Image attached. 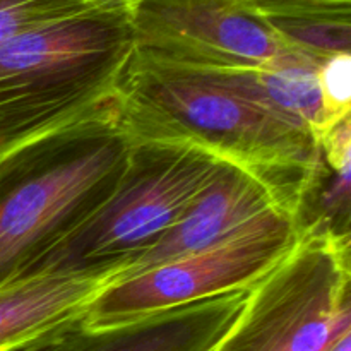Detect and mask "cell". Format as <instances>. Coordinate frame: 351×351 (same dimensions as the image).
I'll use <instances>...</instances> for the list:
<instances>
[{"label":"cell","mask_w":351,"mask_h":351,"mask_svg":"<svg viewBox=\"0 0 351 351\" xmlns=\"http://www.w3.org/2000/svg\"><path fill=\"white\" fill-rule=\"evenodd\" d=\"M113 106L134 141L184 143L266 177L297 215L319 158L308 130L226 81L218 69L154 60L132 51Z\"/></svg>","instance_id":"1"},{"label":"cell","mask_w":351,"mask_h":351,"mask_svg":"<svg viewBox=\"0 0 351 351\" xmlns=\"http://www.w3.org/2000/svg\"><path fill=\"white\" fill-rule=\"evenodd\" d=\"M132 144L112 98L0 160V288L19 281L105 204Z\"/></svg>","instance_id":"2"},{"label":"cell","mask_w":351,"mask_h":351,"mask_svg":"<svg viewBox=\"0 0 351 351\" xmlns=\"http://www.w3.org/2000/svg\"><path fill=\"white\" fill-rule=\"evenodd\" d=\"M132 51L129 0L0 45V160L108 103Z\"/></svg>","instance_id":"3"},{"label":"cell","mask_w":351,"mask_h":351,"mask_svg":"<svg viewBox=\"0 0 351 351\" xmlns=\"http://www.w3.org/2000/svg\"><path fill=\"white\" fill-rule=\"evenodd\" d=\"M221 161L191 144L134 141L125 171L105 204L23 278H119L177 225Z\"/></svg>","instance_id":"4"},{"label":"cell","mask_w":351,"mask_h":351,"mask_svg":"<svg viewBox=\"0 0 351 351\" xmlns=\"http://www.w3.org/2000/svg\"><path fill=\"white\" fill-rule=\"evenodd\" d=\"M350 235L298 233L287 256L249 288L216 351H329L351 335Z\"/></svg>","instance_id":"5"},{"label":"cell","mask_w":351,"mask_h":351,"mask_svg":"<svg viewBox=\"0 0 351 351\" xmlns=\"http://www.w3.org/2000/svg\"><path fill=\"white\" fill-rule=\"evenodd\" d=\"M298 239L293 215L278 209L219 245L119 278L86 305L84 328L125 324L218 295L249 290Z\"/></svg>","instance_id":"6"},{"label":"cell","mask_w":351,"mask_h":351,"mask_svg":"<svg viewBox=\"0 0 351 351\" xmlns=\"http://www.w3.org/2000/svg\"><path fill=\"white\" fill-rule=\"evenodd\" d=\"M134 51L201 69H250L291 53L240 0H129Z\"/></svg>","instance_id":"7"},{"label":"cell","mask_w":351,"mask_h":351,"mask_svg":"<svg viewBox=\"0 0 351 351\" xmlns=\"http://www.w3.org/2000/svg\"><path fill=\"white\" fill-rule=\"evenodd\" d=\"M278 209L288 211L280 192L266 177L242 165L221 161L213 180L177 225L119 278L219 245Z\"/></svg>","instance_id":"8"},{"label":"cell","mask_w":351,"mask_h":351,"mask_svg":"<svg viewBox=\"0 0 351 351\" xmlns=\"http://www.w3.org/2000/svg\"><path fill=\"white\" fill-rule=\"evenodd\" d=\"M249 290L192 302L110 328L82 319L62 351H216L242 314Z\"/></svg>","instance_id":"9"},{"label":"cell","mask_w":351,"mask_h":351,"mask_svg":"<svg viewBox=\"0 0 351 351\" xmlns=\"http://www.w3.org/2000/svg\"><path fill=\"white\" fill-rule=\"evenodd\" d=\"M113 280L91 274H38L0 288V351L79 317Z\"/></svg>","instance_id":"10"},{"label":"cell","mask_w":351,"mask_h":351,"mask_svg":"<svg viewBox=\"0 0 351 351\" xmlns=\"http://www.w3.org/2000/svg\"><path fill=\"white\" fill-rule=\"evenodd\" d=\"M291 51L322 64L351 53V2L240 0Z\"/></svg>","instance_id":"11"},{"label":"cell","mask_w":351,"mask_h":351,"mask_svg":"<svg viewBox=\"0 0 351 351\" xmlns=\"http://www.w3.org/2000/svg\"><path fill=\"white\" fill-rule=\"evenodd\" d=\"M319 65L291 51L261 67L219 71L250 98L308 130L319 141L328 132L317 81Z\"/></svg>","instance_id":"12"},{"label":"cell","mask_w":351,"mask_h":351,"mask_svg":"<svg viewBox=\"0 0 351 351\" xmlns=\"http://www.w3.org/2000/svg\"><path fill=\"white\" fill-rule=\"evenodd\" d=\"M351 115L319 139V158L295 215L298 233L350 235Z\"/></svg>","instance_id":"13"},{"label":"cell","mask_w":351,"mask_h":351,"mask_svg":"<svg viewBox=\"0 0 351 351\" xmlns=\"http://www.w3.org/2000/svg\"><path fill=\"white\" fill-rule=\"evenodd\" d=\"M106 0H0V45Z\"/></svg>","instance_id":"14"},{"label":"cell","mask_w":351,"mask_h":351,"mask_svg":"<svg viewBox=\"0 0 351 351\" xmlns=\"http://www.w3.org/2000/svg\"><path fill=\"white\" fill-rule=\"evenodd\" d=\"M319 91L328 130L351 113V53L336 55L319 65Z\"/></svg>","instance_id":"15"},{"label":"cell","mask_w":351,"mask_h":351,"mask_svg":"<svg viewBox=\"0 0 351 351\" xmlns=\"http://www.w3.org/2000/svg\"><path fill=\"white\" fill-rule=\"evenodd\" d=\"M79 321H81V315L72 319V321L65 322V324L58 326V328L51 329V331L45 332V335L36 336V338L29 339V341L7 351H62L64 345L67 343L69 336L77 328Z\"/></svg>","instance_id":"16"},{"label":"cell","mask_w":351,"mask_h":351,"mask_svg":"<svg viewBox=\"0 0 351 351\" xmlns=\"http://www.w3.org/2000/svg\"><path fill=\"white\" fill-rule=\"evenodd\" d=\"M329 351H351V335L345 336L341 341L336 343V345L332 346V348Z\"/></svg>","instance_id":"17"},{"label":"cell","mask_w":351,"mask_h":351,"mask_svg":"<svg viewBox=\"0 0 351 351\" xmlns=\"http://www.w3.org/2000/svg\"><path fill=\"white\" fill-rule=\"evenodd\" d=\"M341 2H351V0H341Z\"/></svg>","instance_id":"18"}]
</instances>
